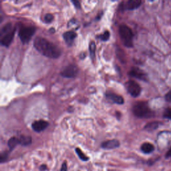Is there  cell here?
<instances>
[{
	"mask_svg": "<svg viewBox=\"0 0 171 171\" xmlns=\"http://www.w3.org/2000/svg\"><path fill=\"white\" fill-rule=\"evenodd\" d=\"M34 46L42 55L49 58H58L61 54L59 48L44 38L37 37L34 41Z\"/></svg>",
	"mask_w": 171,
	"mask_h": 171,
	"instance_id": "obj_1",
	"label": "cell"
},
{
	"mask_svg": "<svg viewBox=\"0 0 171 171\" xmlns=\"http://www.w3.org/2000/svg\"><path fill=\"white\" fill-rule=\"evenodd\" d=\"M134 114L141 118H150L155 116V113L148 106L146 102H139L133 106Z\"/></svg>",
	"mask_w": 171,
	"mask_h": 171,
	"instance_id": "obj_2",
	"label": "cell"
},
{
	"mask_svg": "<svg viewBox=\"0 0 171 171\" xmlns=\"http://www.w3.org/2000/svg\"><path fill=\"white\" fill-rule=\"evenodd\" d=\"M119 34L126 47L131 48L133 46V33L128 26L125 24L120 25L119 27Z\"/></svg>",
	"mask_w": 171,
	"mask_h": 171,
	"instance_id": "obj_3",
	"label": "cell"
},
{
	"mask_svg": "<svg viewBox=\"0 0 171 171\" xmlns=\"http://www.w3.org/2000/svg\"><path fill=\"white\" fill-rule=\"evenodd\" d=\"M35 28L34 27H24L19 31V37L24 44L28 43L31 37L35 34Z\"/></svg>",
	"mask_w": 171,
	"mask_h": 171,
	"instance_id": "obj_4",
	"label": "cell"
},
{
	"mask_svg": "<svg viewBox=\"0 0 171 171\" xmlns=\"http://www.w3.org/2000/svg\"><path fill=\"white\" fill-rule=\"evenodd\" d=\"M126 88L128 93L133 97H137L141 94V88L140 85L134 80H130L126 83Z\"/></svg>",
	"mask_w": 171,
	"mask_h": 171,
	"instance_id": "obj_5",
	"label": "cell"
},
{
	"mask_svg": "<svg viewBox=\"0 0 171 171\" xmlns=\"http://www.w3.org/2000/svg\"><path fill=\"white\" fill-rule=\"evenodd\" d=\"M78 72V67L74 64H70L64 67L61 71V75L64 78H74Z\"/></svg>",
	"mask_w": 171,
	"mask_h": 171,
	"instance_id": "obj_6",
	"label": "cell"
},
{
	"mask_svg": "<svg viewBox=\"0 0 171 171\" xmlns=\"http://www.w3.org/2000/svg\"><path fill=\"white\" fill-rule=\"evenodd\" d=\"M129 75L132 77L141 80L143 81L147 80V75L143 70H141L138 67H133L129 72Z\"/></svg>",
	"mask_w": 171,
	"mask_h": 171,
	"instance_id": "obj_7",
	"label": "cell"
},
{
	"mask_svg": "<svg viewBox=\"0 0 171 171\" xmlns=\"http://www.w3.org/2000/svg\"><path fill=\"white\" fill-rule=\"evenodd\" d=\"M49 125L48 122H46L45 120H38V121H35V122L32 124V128L34 130H35V132H40L43 131L45 129H46L48 126Z\"/></svg>",
	"mask_w": 171,
	"mask_h": 171,
	"instance_id": "obj_8",
	"label": "cell"
},
{
	"mask_svg": "<svg viewBox=\"0 0 171 171\" xmlns=\"http://www.w3.org/2000/svg\"><path fill=\"white\" fill-rule=\"evenodd\" d=\"M14 34H15V29L12 30V31H10V32L5 34V35H3V37L1 39L2 44L3 45V46H10L11 42H12V40H13Z\"/></svg>",
	"mask_w": 171,
	"mask_h": 171,
	"instance_id": "obj_9",
	"label": "cell"
},
{
	"mask_svg": "<svg viewBox=\"0 0 171 171\" xmlns=\"http://www.w3.org/2000/svg\"><path fill=\"white\" fill-rule=\"evenodd\" d=\"M120 146V142L118 141L115 140H110L103 142L102 144V148L104 149H114V148H118Z\"/></svg>",
	"mask_w": 171,
	"mask_h": 171,
	"instance_id": "obj_10",
	"label": "cell"
},
{
	"mask_svg": "<svg viewBox=\"0 0 171 171\" xmlns=\"http://www.w3.org/2000/svg\"><path fill=\"white\" fill-rule=\"evenodd\" d=\"M106 98L118 104H122L124 103V98L121 96L118 95V94H116L114 93H112V92L107 93Z\"/></svg>",
	"mask_w": 171,
	"mask_h": 171,
	"instance_id": "obj_11",
	"label": "cell"
},
{
	"mask_svg": "<svg viewBox=\"0 0 171 171\" xmlns=\"http://www.w3.org/2000/svg\"><path fill=\"white\" fill-rule=\"evenodd\" d=\"M76 35H76V33L74 32V31H66V32L63 35V37H64V40L67 44L72 45L74 42V40L75 39Z\"/></svg>",
	"mask_w": 171,
	"mask_h": 171,
	"instance_id": "obj_12",
	"label": "cell"
},
{
	"mask_svg": "<svg viewBox=\"0 0 171 171\" xmlns=\"http://www.w3.org/2000/svg\"><path fill=\"white\" fill-rule=\"evenodd\" d=\"M142 2L141 0H129L127 3H126L125 7L127 10H133L135 9L138 8L141 6Z\"/></svg>",
	"mask_w": 171,
	"mask_h": 171,
	"instance_id": "obj_13",
	"label": "cell"
},
{
	"mask_svg": "<svg viewBox=\"0 0 171 171\" xmlns=\"http://www.w3.org/2000/svg\"><path fill=\"white\" fill-rule=\"evenodd\" d=\"M155 150V146L149 142H145L141 146V150L145 154H150Z\"/></svg>",
	"mask_w": 171,
	"mask_h": 171,
	"instance_id": "obj_14",
	"label": "cell"
},
{
	"mask_svg": "<svg viewBox=\"0 0 171 171\" xmlns=\"http://www.w3.org/2000/svg\"><path fill=\"white\" fill-rule=\"evenodd\" d=\"M18 138L20 144L23 146H28L31 143V138L29 136H21Z\"/></svg>",
	"mask_w": 171,
	"mask_h": 171,
	"instance_id": "obj_15",
	"label": "cell"
},
{
	"mask_svg": "<svg viewBox=\"0 0 171 171\" xmlns=\"http://www.w3.org/2000/svg\"><path fill=\"white\" fill-rule=\"evenodd\" d=\"M18 144H20L19 138L16 137H12L8 141V146L10 150H13Z\"/></svg>",
	"mask_w": 171,
	"mask_h": 171,
	"instance_id": "obj_16",
	"label": "cell"
},
{
	"mask_svg": "<svg viewBox=\"0 0 171 171\" xmlns=\"http://www.w3.org/2000/svg\"><path fill=\"white\" fill-rule=\"evenodd\" d=\"M159 126V122H153L146 124L145 127V129L147 130L148 131H152V130H155L158 128Z\"/></svg>",
	"mask_w": 171,
	"mask_h": 171,
	"instance_id": "obj_17",
	"label": "cell"
},
{
	"mask_svg": "<svg viewBox=\"0 0 171 171\" xmlns=\"http://www.w3.org/2000/svg\"><path fill=\"white\" fill-rule=\"evenodd\" d=\"M76 153H77V155H78L79 158L81 160H83V161H87V160H89L88 157L86 155L84 154V153L82 151V150H80V148H76Z\"/></svg>",
	"mask_w": 171,
	"mask_h": 171,
	"instance_id": "obj_18",
	"label": "cell"
},
{
	"mask_svg": "<svg viewBox=\"0 0 171 171\" xmlns=\"http://www.w3.org/2000/svg\"><path fill=\"white\" fill-rule=\"evenodd\" d=\"M89 49H90V56L94 59V57H95V52H96V44L94 43V42H92L90 44V46H89Z\"/></svg>",
	"mask_w": 171,
	"mask_h": 171,
	"instance_id": "obj_19",
	"label": "cell"
},
{
	"mask_svg": "<svg viewBox=\"0 0 171 171\" xmlns=\"http://www.w3.org/2000/svg\"><path fill=\"white\" fill-rule=\"evenodd\" d=\"M117 56L118 57L119 60L122 62L124 63L126 62V56L124 53V52L120 49H117Z\"/></svg>",
	"mask_w": 171,
	"mask_h": 171,
	"instance_id": "obj_20",
	"label": "cell"
},
{
	"mask_svg": "<svg viewBox=\"0 0 171 171\" xmlns=\"http://www.w3.org/2000/svg\"><path fill=\"white\" fill-rule=\"evenodd\" d=\"M163 117L164 118L171 120V107L168 108V109H166L165 110L163 114Z\"/></svg>",
	"mask_w": 171,
	"mask_h": 171,
	"instance_id": "obj_21",
	"label": "cell"
},
{
	"mask_svg": "<svg viewBox=\"0 0 171 171\" xmlns=\"http://www.w3.org/2000/svg\"><path fill=\"white\" fill-rule=\"evenodd\" d=\"M110 38V32L109 31H104V33L100 35V38L103 41H107Z\"/></svg>",
	"mask_w": 171,
	"mask_h": 171,
	"instance_id": "obj_22",
	"label": "cell"
},
{
	"mask_svg": "<svg viewBox=\"0 0 171 171\" xmlns=\"http://www.w3.org/2000/svg\"><path fill=\"white\" fill-rule=\"evenodd\" d=\"M53 16L51 13H47V14L44 16V21L47 22V23H50L53 20Z\"/></svg>",
	"mask_w": 171,
	"mask_h": 171,
	"instance_id": "obj_23",
	"label": "cell"
},
{
	"mask_svg": "<svg viewBox=\"0 0 171 171\" xmlns=\"http://www.w3.org/2000/svg\"><path fill=\"white\" fill-rule=\"evenodd\" d=\"M0 158H1V163H3V162H5L7 159V152H2L1 154V156H0Z\"/></svg>",
	"mask_w": 171,
	"mask_h": 171,
	"instance_id": "obj_24",
	"label": "cell"
},
{
	"mask_svg": "<svg viewBox=\"0 0 171 171\" xmlns=\"http://www.w3.org/2000/svg\"><path fill=\"white\" fill-rule=\"evenodd\" d=\"M165 99H166V101L171 102V92H169V93H167L166 94Z\"/></svg>",
	"mask_w": 171,
	"mask_h": 171,
	"instance_id": "obj_25",
	"label": "cell"
},
{
	"mask_svg": "<svg viewBox=\"0 0 171 171\" xmlns=\"http://www.w3.org/2000/svg\"><path fill=\"white\" fill-rule=\"evenodd\" d=\"M67 163H66V162H64V163H63V164L62 166V168H61L60 171H67Z\"/></svg>",
	"mask_w": 171,
	"mask_h": 171,
	"instance_id": "obj_26",
	"label": "cell"
},
{
	"mask_svg": "<svg viewBox=\"0 0 171 171\" xmlns=\"http://www.w3.org/2000/svg\"><path fill=\"white\" fill-rule=\"evenodd\" d=\"M72 2L74 3V6L76 8H80V3L78 1H72Z\"/></svg>",
	"mask_w": 171,
	"mask_h": 171,
	"instance_id": "obj_27",
	"label": "cell"
},
{
	"mask_svg": "<svg viewBox=\"0 0 171 171\" xmlns=\"http://www.w3.org/2000/svg\"><path fill=\"white\" fill-rule=\"evenodd\" d=\"M166 158H170V157H171V148H170L169 150L167 152H166Z\"/></svg>",
	"mask_w": 171,
	"mask_h": 171,
	"instance_id": "obj_28",
	"label": "cell"
},
{
	"mask_svg": "<svg viewBox=\"0 0 171 171\" xmlns=\"http://www.w3.org/2000/svg\"><path fill=\"white\" fill-rule=\"evenodd\" d=\"M39 169L41 171H44V170H46L47 169V166H46V165L43 164V165H42L41 166H40Z\"/></svg>",
	"mask_w": 171,
	"mask_h": 171,
	"instance_id": "obj_29",
	"label": "cell"
}]
</instances>
